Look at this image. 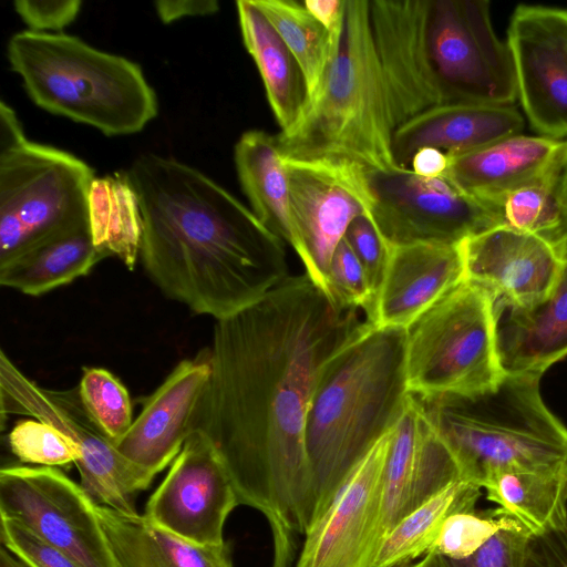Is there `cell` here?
<instances>
[{"mask_svg":"<svg viewBox=\"0 0 567 567\" xmlns=\"http://www.w3.org/2000/svg\"><path fill=\"white\" fill-rule=\"evenodd\" d=\"M0 540L28 567H84L69 554L44 542L20 522L0 516Z\"/></svg>","mask_w":567,"mask_h":567,"instance_id":"39","label":"cell"},{"mask_svg":"<svg viewBox=\"0 0 567 567\" xmlns=\"http://www.w3.org/2000/svg\"><path fill=\"white\" fill-rule=\"evenodd\" d=\"M234 161L251 212L264 226L293 248L295 223L276 136L262 130L244 132L235 145Z\"/></svg>","mask_w":567,"mask_h":567,"instance_id":"27","label":"cell"},{"mask_svg":"<svg viewBox=\"0 0 567 567\" xmlns=\"http://www.w3.org/2000/svg\"><path fill=\"white\" fill-rule=\"evenodd\" d=\"M159 20L172 23L186 17H205L216 13L219 3L216 0H158L154 2Z\"/></svg>","mask_w":567,"mask_h":567,"instance_id":"43","label":"cell"},{"mask_svg":"<svg viewBox=\"0 0 567 567\" xmlns=\"http://www.w3.org/2000/svg\"><path fill=\"white\" fill-rule=\"evenodd\" d=\"M504 374L543 373L567 355V257L547 297L526 307L495 305Z\"/></svg>","mask_w":567,"mask_h":567,"instance_id":"24","label":"cell"},{"mask_svg":"<svg viewBox=\"0 0 567 567\" xmlns=\"http://www.w3.org/2000/svg\"><path fill=\"white\" fill-rule=\"evenodd\" d=\"M426 45L444 104L517 99L512 55L494 32L488 1L429 0Z\"/></svg>","mask_w":567,"mask_h":567,"instance_id":"9","label":"cell"},{"mask_svg":"<svg viewBox=\"0 0 567 567\" xmlns=\"http://www.w3.org/2000/svg\"><path fill=\"white\" fill-rule=\"evenodd\" d=\"M513 528L525 527L501 507L480 513H456L444 522L429 553L463 559L473 555L499 530Z\"/></svg>","mask_w":567,"mask_h":567,"instance_id":"35","label":"cell"},{"mask_svg":"<svg viewBox=\"0 0 567 567\" xmlns=\"http://www.w3.org/2000/svg\"><path fill=\"white\" fill-rule=\"evenodd\" d=\"M558 196H559L560 208H561L564 224H565V231L567 235V161L564 164L560 175H559Z\"/></svg>","mask_w":567,"mask_h":567,"instance_id":"47","label":"cell"},{"mask_svg":"<svg viewBox=\"0 0 567 567\" xmlns=\"http://www.w3.org/2000/svg\"><path fill=\"white\" fill-rule=\"evenodd\" d=\"M87 224L95 247L133 270L140 257L143 223L137 194L127 171L93 179Z\"/></svg>","mask_w":567,"mask_h":567,"instance_id":"29","label":"cell"},{"mask_svg":"<svg viewBox=\"0 0 567 567\" xmlns=\"http://www.w3.org/2000/svg\"><path fill=\"white\" fill-rule=\"evenodd\" d=\"M530 533L526 528L502 529L473 555L452 559L433 555V567H523Z\"/></svg>","mask_w":567,"mask_h":567,"instance_id":"38","label":"cell"},{"mask_svg":"<svg viewBox=\"0 0 567 567\" xmlns=\"http://www.w3.org/2000/svg\"><path fill=\"white\" fill-rule=\"evenodd\" d=\"M0 567H28L17 556L9 551L6 547L1 546L0 549Z\"/></svg>","mask_w":567,"mask_h":567,"instance_id":"48","label":"cell"},{"mask_svg":"<svg viewBox=\"0 0 567 567\" xmlns=\"http://www.w3.org/2000/svg\"><path fill=\"white\" fill-rule=\"evenodd\" d=\"M486 497L518 520L530 535L563 526L567 499V460L546 470L507 471L483 486Z\"/></svg>","mask_w":567,"mask_h":567,"instance_id":"30","label":"cell"},{"mask_svg":"<svg viewBox=\"0 0 567 567\" xmlns=\"http://www.w3.org/2000/svg\"><path fill=\"white\" fill-rule=\"evenodd\" d=\"M460 247L465 279L504 307H526L547 297L567 257L548 239L505 223L466 238Z\"/></svg>","mask_w":567,"mask_h":567,"instance_id":"17","label":"cell"},{"mask_svg":"<svg viewBox=\"0 0 567 567\" xmlns=\"http://www.w3.org/2000/svg\"><path fill=\"white\" fill-rule=\"evenodd\" d=\"M369 323L334 303L308 275L286 278L261 299L217 320L212 373L193 419L215 445L239 504L272 534L270 567H290L296 537L315 514L305 425L324 363Z\"/></svg>","mask_w":567,"mask_h":567,"instance_id":"1","label":"cell"},{"mask_svg":"<svg viewBox=\"0 0 567 567\" xmlns=\"http://www.w3.org/2000/svg\"><path fill=\"white\" fill-rule=\"evenodd\" d=\"M408 567H433V555L429 553Z\"/></svg>","mask_w":567,"mask_h":567,"instance_id":"49","label":"cell"},{"mask_svg":"<svg viewBox=\"0 0 567 567\" xmlns=\"http://www.w3.org/2000/svg\"><path fill=\"white\" fill-rule=\"evenodd\" d=\"M116 567H234L229 545H199L144 515L96 505Z\"/></svg>","mask_w":567,"mask_h":567,"instance_id":"25","label":"cell"},{"mask_svg":"<svg viewBox=\"0 0 567 567\" xmlns=\"http://www.w3.org/2000/svg\"><path fill=\"white\" fill-rule=\"evenodd\" d=\"M522 114L513 105L445 103L431 107L394 133L392 154L396 166L409 167L423 147L456 155L520 134Z\"/></svg>","mask_w":567,"mask_h":567,"instance_id":"23","label":"cell"},{"mask_svg":"<svg viewBox=\"0 0 567 567\" xmlns=\"http://www.w3.org/2000/svg\"><path fill=\"white\" fill-rule=\"evenodd\" d=\"M27 141L16 112L2 101L0 103V154L17 148Z\"/></svg>","mask_w":567,"mask_h":567,"instance_id":"46","label":"cell"},{"mask_svg":"<svg viewBox=\"0 0 567 567\" xmlns=\"http://www.w3.org/2000/svg\"><path fill=\"white\" fill-rule=\"evenodd\" d=\"M391 437L392 431L374 444L312 520L297 567H373Z\"/></svg>","mask_w":567,"mask_h":567,"instance_id":"15","label":"cell"},{"mask_svg":"<svg viewBox=\"0 0 567 567\" xmlns=\"http://www.w3.org/2000/svg\"><path fill=\"white\" fill-rule=\"evenodd\" d=\"M76 388L96 427L116 444L133 423L132 402L124 384L106 369L85 367Z\"/></svg>","mask_w":567,"mask_h":567,"instance_id":"34","label":"cell"},{"mask_svg":"<svg viewBox=\"0 0 567 567\" xmlns=\"http://www.w3.org/2000/svg\"><path fill=\"white\" fill-rule=\"evenodd\" d=\"M539 375L505 374L473 393L412 394L453 454L462 481L483 488L507 471L546 470L567 460V427L545 405Z\"/></svg>","mask_w":567,"mask_h":567,"instance_id":"5","label":"cell"},{"mask_svg":"<svg viewBox=\"0 0 567 567\" xmlns=\"http://www.w3.org/2000/svg\"><path fill=\"white\" fill-rule=\"evenodd\" d=\"M7 56L34 104L104 135L138 133L157 115L156 93L138 64L76 37L20 31Z\"/></svg>","mask_w":567,"mask_h":567,"instance_id":"6","label":"cell"},{"mask_svg":"<svg viewBox=\"0 0 567 567\" xmlns=\"http://www.w3.org/2000/svg\"><path fill=\"white\" fill-rule=\"evenodd\" d=\"M297 59L310 102L318 94L340 41L295 0H252Z\"/></svg>","mask_w":567,"mask_h":567,"instance_id":"32","label":"cell"},{"mask_svg":"<svg viewBox=\"0 0 567 567\" xmlns=\"http://www.w3.org/2000/svg\"><path fill=\"white\" fill-rule=\"evenodd\" d=\"M96 503L56 467L0 470V516L20 522L84 567H116Z\"/></svg>","mask_w":567,"mask_h":567,"instance_id":"12","label":"cell"},{"mask_svg":"<svg viewBox=\"0 0 567 567\" xmlns=\"http://www.w3.org/2000/svg\"><path fill=\"white\" fill-rule=\"evenodd\" d=\"M456 481L462 477L453 454L422 415L411 394L392 430L384 465L381 543L401 519Z\"/></svg>","mask_w":567,"mask_h":567,"instance_id":"19","label":"cell"},{"mask_svg":"<svg viewBox=\"0 0 567 567\" xmlns=\"http://www.w3.org/2000/svg\"><path fill=\"white\" fill-rule=\"evenodd\" d=\"M80 0H17L14 11L29 27L30 31L40 33H61L71 24L81 10Z\"/></svg>","mask_w":567,"mask_h":567,"instance_id":"41","label":"cell"},{"mask_svg":"<svg viewBox=\"0 0 567 567\" xmlns=\"http://www.w3.org/2000/svg\"><path fill=\"white\" fill-rule=\"evenodd\" d=\"M464 280L460 244L389 246L384 276L367 322L406 328Z\"/></svg>","mask_w":567,"mask_h":567,"instance_id":"21","label":"cell"},{"mask_svg":"<svg viewBox=\"0 0 567 567\" xmlns=\"http://www.w3.org/2000/svg\"><path fill=\"white\" fill-rule=\"evenodd\" d=\"M295 223L293 250L306 275L327 295L333 252L350 224L369 214L367 171L282 159Z\"/></svg>","mask_w":567,"mask_h":567,"instance_id":"13","label":"cell"},{"mask_svg":"<svg viewBox=\"0 0 567 567\" xmlns=\"http://www.w3.org/2000/svg\"><path fill=\"white\" fill-rule=\"evenodd\" d=\"M507 45L517 99L542 136H567V9L520 4L514 10Z\"/></svg>","mask_w":567,"mask_h":567,"instance_id":"16","label":"cell"},{"mask_svg":"<svg viewBox=\"0 0 567 567\" xmlns=\"http://www.w3.org/2000/svg\"><path fill=\"white\" fill-rule=\"evenodd\" d=\"M347 0H305L309 12L330 32L333 39L340 41Z\"/></svg>","mask_w":567,"mask_h":567,"instance_id":"44","label":"cell"},{"mask_svg":"<svg viewBox=\"0 0 567 567\" xmlns=\"http://www.w3.org/2000/svg\"><path fill=\"white\" fill-rule=\"evenodd\" d=\"M93 168L75 155L27 141L0 154V266L86 226Z\"/></svg>","mask_w":567,"mask_h":567,"instance_id":"8","label":"cell"},{"mask_svg":"<svg viewBox=\"0 0 567 567\" xmlns=\"http://www.w3.org/2000/svg\"><path fill=\"white\" fill-rule=\"evenodd\" d=\"M392 90L374 41L369 0H347L339 49L301 121L280 132L282 159L358 167L396 166Z\"/></svg>","mask_w":567,"mask_h":567,"instance_id":"4","label":"cell"},{"mask_svg":"<svg viewBox=\"0 0 567 567\" xmlns=\"http://www.w3.org/2000/svg\"><path fill=\"white\" fill-rule=\"evenodd\" d=\"M447 157L444 176L453 185L502 209L509 194L561 171L567 161V141L516 134Z\"/></svg>","mask_w":567,"mask_h":567,"instance_id":"22","label":"cell"},{"mask_svg":"<svg viewBox=\"0 0 567 567\" xmlns=\"http://www.w3.org/2000/svg\"><path fill=\"white\" fill-rule=\"evenodd\" d=\"M127 173L142 214L138 259L168 299L217 321L289 277L286 243L204 173L154 153Z\"/></svg>","mask_w":567,"mask_h":567,"instance_id":"2","label":"cell"},{"mask_svg":"<svg viewBox=\"0 0 567 567\" xmlns=\"http://www.w3.org/2000/svg\"><path fill=\"white\" fill-rule=\"evenodd\" d=\"M327 296L343 309L368 313L374 301L367 274L344 238L337 246L328 271Z\"/></svg>","mask_w":567,"mask_h":567,"instance_id":"37","label":"cell"},{"mask_svg":"<svg viewBox=\"0 0 567 567\" xmlns=\"http://www.w3.org/2000/svg\"><path fill=\"white\" fill-rule=\"evenodd\" d=\"M449 165L447 154L434 147H423L414 153L409 167L423 177L444 176Z\"/></svg>","mask_w":567,"mask_h":567,"instance_id":"45","label":"cell"},{"mask_svg":"<svg viewBox=\"0 0 567 567\" xmlns=\"http://www.w3.org/2000/svg\"><path fill=\"white\" fill-rule=\"evenodd\" d=\"M482 488L456 481L401 519L385 536L373 567H408L425 556L444 522L452 515L475 511Z\"/></svg>","mask_w":567,"mask_h":567,"instance_id":"31","label":"cell"},{"mask_svg":"<svg viewBox=\"0 0 567 567\" xmlns=\"http://www.w3.org/2000/svg\"><path fill=\"white\" fill-rule=\"evenodd\" d=\"M560 172L509 194L501 208L505 224L542 236L567 251V235L558 196Z\"/></svg>","mask_w":567,"mask_h":567,"instance_id":"33","label":"cell"},{"mask_svg":"<svg viewBox=\"0 0 567 567\" xmlns=\"http://www.w3.org/2000/svg\"><path fill=\"white\" fill-rule=\"evenodd\" d=\"M12 453L24 463L68 466L79 458L73 441L49 423L37 419L19 421L8 435Z\"/></svg>","mask_w":567,"mask_h":567,"instance_id":"36","label":"cell"},{"mask_svg":"<svg viewBox=\"0 0 567 567\" xmlns=\"http://www.w3.org/2000/svg\"><path fill=\"white\" fill-rule=\"evenodd\" d=\"M236 7L244 45L258 68L270 109L280 132H289L310 104L303 72L252 0H239Z\"/></svg>","mask_w":567,"mask_h":567,"instance_id":"26","label":"cell"},{"mask_svg":"<svg viewBox=\"0 0 567 567\" xmlns=\"http://www.w3.org/2000/svg\"><path fill=\"white\" fill-rule=\"evenodd\" d=\"M405 351L406 328L369 323L321 368L305 425L316 497L312 520L406 409Z\"/></svg>","mask_w":567,"mask_h":567,"instance_id":"3","label":"cell"},{"mask_svg":"<svg viewBox=\"0 0 567 567\" xmlns=\"http://www.w3.org/2000/svg\"><path fill=\"white\" fill-rule=\"evenodd\" d=\"M374 41L392 90L399 127L444 104L426 45L429 0H369Z\"/></svg>","mask_w":567,"mask_h":567,"instance_id":"20","label":"cell"},{"mask_svg":"<svg viewBox=\"0 0 567 567\" xmlns=\"http://www.w3.org/2000/svg\"><path fill=\"white\" fill-rule=\"evenodd\" d=\"M0 402L2 416L20 414L37 419L74 442L79 451L75 466L80 485L96 504L137 513L135 497L142 491L138 481L85 411L78 388L52 390L40 386L1 350Z\"/></svg>","mask_w":567,"mask_h":567,"instance_id":"11","label":"cell"},{"mask_svg":"<svg viewBox=\"0 0 567 567\" xmlns=\"http://www.w3.org/2000/svg\"><path fill=\"white\" fill-rule=\"evenodd\" d=\"M210 373L208 348L182 360L146 398L130 430L114 444L142 491L175 460L192 434L193 419Z\"/></svg>","mask_w":567,"mask_h":567,"instance_id":"18","label":"cell"},{"mask_svg":"<svg viewBox=\"0 0 567 567\" xmlns=\"http://www.w3.org/2000/svg\"><path fill=\"white\" fill-rule=\"evenodd\" d=\"M405 370L416 395L473 393L504 378L496 342L495 300L468 280L406 327Z\"/></svg>","mask_w":567,"mask_h":567,"instance_id":"7","label":"cell"},{"mask_svg":"<svg viewBox=\"0 0 567 567\" xmlns=\"http://www.w3.org/2000/svg\"><path fill=\"white\" fill-rule=\"evenodd\" d=\"M343 238L361 262L375 299L388 264L389 246L369 214L353 219Z\"/></svg>","mask_w":567,"mask_h":567,"instance_id":"40","label":"cell"},{"mask_svg":"<svg viewBox=\"0 0 567 567\" xmlns=\"http://www.w3.org/2000/svg\"><path fill=\"white\" fill-rule=\"evenodd\" d=\"M369 216L388 246L458 245L503 224L502 209L463 193L445 176L423 177L410 167L367 172Z\"/></svg>","mask_w":567,"mask_h":567,"instance_id":"10","label":"cell"},{"mask_svg":"<svg viewBox=\"0 0 567 567\" xmlns=\"http://www.w3.org/2000/svg\"><path fill=\"white\" fill-rule=\"evenodd\" d=\"M523 567H567V499L561 527L530 535Z\"/></svg>","mask_w":567,"mask_h":567,"instance_id":"42","label":"cell"},{"mask_svg":"<svg viewBox=\"0 0 567 567\" xmlns=\"http://www.w3.org/2000/svg\"><path fill=\"white\" fill-rule=\"evenodd\" d=\"M104 258L86 225L0 266V284L24 295L40 296L86 276Z\"/></svg>","mask_w":567,"mask_h":567,"instance_id":"28","label":"cell"},{"mask_svg":"<svg viewBox=\"0 0 567 567\" xmlns=\"http://www.w3.org/2000/svg\"><path fill=\"white\" fill-rule=\"evenodd\" d=\"M239 501L229 474L206 434L194 431L146 503L156 526L199 545H221L224 526Z\"/></svg>","mask_w":567,"mask_h":567,"instance_id":"14","label":"cell"}]
</instances>
